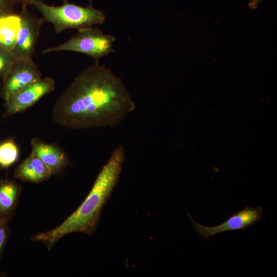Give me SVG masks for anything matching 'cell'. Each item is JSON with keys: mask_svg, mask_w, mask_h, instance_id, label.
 Wrapping results in <instances>:
<instances>
[{"mask_svg": "<svg viewBox=\"0 0 277 277\" xmlns=\"http://www.w3.org/2000/svg\"><path fill=\"white\" fill-rule=\"evenodd\" d=\"M135 108L122 80L95 61L56 100L52 116L55 123L68 129L114 127Z\"/></svg>", "mask_w": 277, "mask_h": 277, "instance_id": "6da1fadb", "label": "cell"}, {"mask_svg": "<svg viewBox=\"0 0 277 277\" xmlns=\"http://www.w3.org/2000/svg\"><path fill=\"white\" fill-rule=\"evenodd\" d=\"M126 159L122 144L117 146L97 174L93 186L81 205L63 223L49 231L31 237L50 251L62 238L73 232L90 235L95 230L104 206L118 183Z\"/></svg>", "mask_w": 277, "mask_h": 277, "instance_id": "7a4b0ae2", "label": "cell"}, {"mask_svg": "<svg viewBox=\"0 0 277 277\" xmlns=\"http://www.w3.org/2000/svg\"><path fill=\"white\" fill-rule=\"evenodd\" d=\"M43 15V22L51 23L56 33L67 29L77 30L102 24L106 20L104 12L95 9L89 0L86 7L77 5L64 0L62 5L50 6L41 0H35L32 4Z\"/></svg>", "mask_w": 277, "mask_h": 277, "instance_id": "3957f363", "label": "cell"}, {"mask_svg": "<svg viewBox=\"0 0 277 277\" xmlns=\"http://www.w3.org/2000/svg\"><path fill=\"white\" fill-rule=\"evenodd\" d=\"M115 37L104 33L97 27H89L77 30V32L67 42L46 48L43 54L52 52L70 51L85 54L95 61L114 51L112 48Z\"/></svg>", "mask_w": 277, "mask_h": 277, "instance_id": "277c9868", "label": "cell"}, {"mask_svg": "<svg viewBox=\"0 0 277 277\" xmlns=\"http://www.w3.org/2000/svg\"><path fill=\"white\" fill-rule=\"evenodd\" d=\"M42 78V73L32 58L16 59L8 73L2 78L0 95L6 101L28 85Z\"/></svg>", "mask_w": 277, "mask_h": 277, "instance_id": "5b68a950", "label": "cell"}, {"mask_svg": "<svg viewBox=\"0 0 277 277\" xmlns=\"http://www.w3.org/2000/svg\"><path fill=\"white\" fill-rule=\"evenodd\" d=\"M55 86L54 80L50 77L41 78L28 85L4 102L5 109L3 116H10L25 111L51 92Z\"/></svg>", "mask_w": 277, "mask_h": 277, "instance_id": "8992f818", "label": "cell"}, {"mask_svg": "<svg viewBox=\"0 0 277 277\" xmlns=\"http://www.w3.org/2000/svg\"><path fill=\"white\" fill-rule=\"evenodd\" d=\"M263 209L261 207L246 206L243 209L235 212L227 220L216 226H206L197 223L189 214L188 216L196 231L208 241L211 236L228 231L244 230L254 225L262 217Z\"/></svg>", "mask_w": 277, "mask_h": 277, "instance_id": "52a82bcc", "label": "cell"}, {"mask_svg": "<svg viewBox=\"0 0 277 277\" xmlns=\"http://www.w3.org/2000/svg\"><path fill=\"white\" fill-rule=\"evenodd\" d=\"M20 26L16 43L12 50L16 59L32 58L35 52L42 19H38L26 9L19 14Z\"/></svg>", "mask_w": 277, "mask_h": 277, "instance_id": "ba28073f", "label": "cell"}, {"mask_svg": "<svg viewBox=\"0 0 277 277\" xmlns=\"http://www.w3.org/2000/svg\"><path fill=\"white\" fill-rule=\"evenodd\" d=\"M30 145L32 151L49 167L52 175L61 172L70 163L66 152L55 144H48L34 137Z\"/></svg>", "mask_w": 277, "mask_h": 277, "instance_id": "9c48e42d", "label": "cell"}, {"mask_svg": "<svg viewBox=\"0 0 277 277\" xmlns=\"http://www.w3.org/2000/svg\"><path fill=\"white\" fill-rule=\"evenodd\" d=\"M52 175L49 167L32 151L17 166L14 172L15 177L34 183L46 181Z\"/></svg>", "mask_w": 277, "mask_h": 277, "instance_id": "30bf717a", "label": "cell"}, {"mask_svg": "<svg viewBox=\"0 0 277 277\" xmlns=\"http://www.w3.org/2000/svg\"><path fill=\"white\" fill-rule=\"evenodd\" d=\"M21 190V186L12 180H0V219L9 222L12 218L19 202Z\"/></svg>", "mask_w": 277, "mask_h": 277, "instance_id": "8fae6325", "label": "cell"}, {"mask_svg": "<svg viewBox=\"0 0 277 277\" xmlns=\"http://www.w3.org/2000/svg\"><path fill=\"white\" fill-rule=\"evenodd\" d=\"M20 14L11 13L0 17V48L12 51L20 26Z\"/></svg>", "mask_w": 277, "mask_h": 277, "instance_id": "7c38bea8", "label": "cell"}, {"mask_svg": "<svg viewBox=\"0 0 277 277\" xmlns=\"http://www.w3.org/2000/svg\"><path fill=\"white\" fill-rule=\"evenodd\" d=\"M19 150L13 138H8L0 143V168L7 169L17 162Z\"/></svg>", "mask_w": 277, "mask_h": 277, "instance_id": "4fadbf2b", "label": "cell"}, {"mask_svg": "<svg viewBox=\"0 0 277 277\" xmlns=\"http://www.w3.org/2000/svg\"><path fill=\"white\" fill-rule=\"evenodd\" d=\"M15 60L12 51L0 48V78L8 73Z\"/></svg>", "mask_w": 277, "mask_h": 277, "instance_id": "5bb4252c", "label": "cell"}, {"mask_svg": "<svg viewBox=\"0 0 277 277\" xmlns=\"http://www.w3.org/2000/svg\"><path fill=\"white\" fill-rule=\"evenodd\" d=\"M8 223V221L0 219V259L9 236L10 230Z\"/></svg>", "mask_w": 277, "mask_h": 277, "instance_id": "9a60e30c", "label": "cell"}, {"mask_svg": "<svg viewBox=\"0 0 277 277\" xmlns=\"http://www.w3.org/2000/svg\"><path fill=\"white\" fill-rule=\"evenodd\" d=\"M15 0H0V17L13 13Z\"/></svg>", "mask_w": 277, "mask_h": 277, "instance_id": "2e32d148", "label": "cell"}, {"mask_svg": "<svg viewBox=\"0 0 277 277\" xmlns=\"http://www.w3.org/2000/svg\"><path fill=\"white\" fill-rule=\"evenodd\" d=\"M264 0H249L248 5L252 9H256L259 5Z\"/></svg>", "mask_w": 277, "mask_h": 277, "instance_id": "e0dca14e", "label": "cell"}, {"mask_svg": "<svg viewBox=\"0 0 277 277\" xmlns=\"http://www.w3.org/2000/svg\"><path fill=\"white\" fill-rule=\"evenodd\" d=\"M15 2H19L22 4V8H27L29 5H32L35 0H15Z\"/></svg>", "mask_w": 277, "mask_h": 277, "instance_id": "ac0fdd59", "label": "cell"}, {"mask_svg": "<svg viewBox=\"0 0 277 277\" xmlns=\"http://www.w3.org/2000/svg\"><path fill=\"white\" fill-rule=\"evenodd\" d=\"M0 91H1V82H0Z\"/></svg>", "mask_w": 277, "mask_h": 277, "instance_id": "d6986e66", "label": "cell"}]
</instances>
